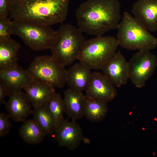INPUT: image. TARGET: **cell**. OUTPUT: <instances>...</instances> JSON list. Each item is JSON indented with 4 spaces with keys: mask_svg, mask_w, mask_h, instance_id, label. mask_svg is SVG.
Wrapping results in <instances>:
<instances>
[{
    "mask_svg": "<svg viewBox=\"0 0 157 157\" xmlns=\"http://www.w3.org/2000/svg\"><path fill=\"white\" fill-rule=\"evenodd\" d=\"M121 7L118 0H87L76 11L78 28L96 36L117 29L122 18Z\"/></svg>",
    "mask_w": 157,
    "mask_h": 157,
    "instance_id": "6da1fadb",
    "label": "cell"
},
{
    "mask_svg": "<svg viewBox=\"0 0 157 157\" xmlns=\"http://www.w3.org/2000/svg\"><path fill=\"white\" fill-rule=\"evenodd\" d=\"M69 0H14L8 2L10 18L51 26L62 23Z\"/></svg>",
    "mask_w": 157,
    "mask_h": 157,
    "instance_id": "7a4b0ae2",
    "label": "cell"
},
{
    "mask_svg": "<svg viewBox=\"0 0 157 157\" xmlns=\"http://www.w3.org/2000/svg\"><path fill=\"white\" fill-rule=\"evenodd\" d=\"M117 29V39L125 49L150 51L157 47V38L128 12H124Z\"/></svg>",
    "mask_w": 157,
    "mask_h": 157,
    "instance_id": "3957f363",
    "label": "cell"
},
{
    "mask_svg": "<svg viewBox=\"0 0 157 157\" xmlns=\"http://www.w3.org/2000/svg\"><path fill=\"white\" fill-rule=\"evenodd\" d=\"M11 23L12 35L19 37L33 50L51 49L57 40V30L50 26L17 19H13Z\"/></svg>",
    "mask_w": 157,
    "mask_h": 157,
    "instance_id": "277c9868",
    "label": "cell"
},
{
    "mask_svg": "<svg viewBox=\"0 0 157 157\" xmlns=\"http://www.w3.org/2000/svg\"><path fill=\"white\" fill-rule=\"evenodd\" d=\"M57 31V40L50 50L51 55L65 67L78 60L86 40L78 28L69 24H62Z\"/></svg>",
    "mask_w": 157,
    "mask_h": 157,
    "instance_id": "5b68a950",
    "label": "cell"
},
{
    "mask_svg": "<svg viewBox=\"0 0 157 157\" xmlns=\"http://www.w3.org/2000/svg\"><path fill=\"white\" fill-rule=\"evenodd\" d=\"M119 45L118 40L114 37L96 36L86 40L78 60L91 69H101L116 52Z\"/></svg>",
    "mask_w": 157,
    "mask_h": 157,
    "instance_id": "8992f818",
    "label": "cell"
},
{
    "mask_svg": "<svg viewBox=\"0 0 157 157\" xmlns=\"http://www.w3.org/2000/svg\"><path fill=\"white\" fill-rule=\"evenodd\" d=\"M31 79L49 83L62 88L66 83L67 70L51 55L36 57L26 69Z\"/></svg>",
    "mask_w": 157,
    "mask_h": 157,
    "instance_id": "52a82bcc",
    "label": "cell"
},
{
    "mask_svg": "<svg viewBox=\"0 0 157 157\" xmlns=\"http://www.w3.org/2000/svg\"><path fill=\"white\" fill-rule=\"evenodd\" d=\"M129 76L137 88L144 86L157 67V58L149 50L139 51L128 62Z\"/></svg>",
    "mask_w": 157,
    "mask_h": 157,
    "instance_id": "ba28073f",
    "label": "cell"
},
{
    "mask_svg": "<svg viewBox=\"0 0 157 157\" xmlns=\"http://www.w3.org/2000/svg\"><path fill=\"white\" fill-rule=\"evenodd\" d=\"M101 70L117 87L126 84L129 79L128 62L120 51H116L108 59Z\"/></svg>",
    "mask_w": 157,
    "mask_h": 157,
    "instance_id": "9c48e42d",
    "label": "cell"
},
{
    "mask_svg": "<svg viewBox=\"0 0 157 157\" xmlns=\"http://www.w3.org/2000/svg\"><path fill=\"white\" fill-rule=\"evenodd\" d=\"M115 87L103 73L94 72L92 73L85 95L107 103L117 95Z\"/></svg>",
    "mask_w": 157,
    "mask_h": 157,
    "instance_id": "30bf717a",
    "label": "cell"
},
{
    "mask_svg": "<svg viewBox=\"0 0 157 157\" xmlns=\"http://www.w3.org/2000/svg\"><path fill=\"white\" fill-rule=\"evenodd\" d=\"M55 140L59 147L73 151L79 146L83 138L82 129L76 120L64 119L56 129Z\"/></svg>",
    "mask_w": 157,
    "mask_h": 157,
    "instance_id": "8fae6325",
    "label": "cell"
},
{
    "mask_svg": "<svg viewBox=\"0 0 157 157\" xmlns=\"http://www.w3.org/2000/svg\"><path fill=\"white\" fill-rule=\"evenodd\" d=\"M5 104L10 118L17 122H24L32 114L31 104L25 92L22 90L11 93Z\"/></svg>",
    "mask_w": 157,
    "mask_h": 157,
    "instance_id": "7c38bea8",
    "label": "cell"
},
{
    "mask_svg": "<svg viewBox=\"0 0 157 157\" xmlns=\"http://www.w3.org/2000/svg\"><path fill=\"white\" fill-rule=\"evenodd\" d=\"M135 18L148 31L157 30V0H137L131 10Z\"/></svg>",
    "mask_w": 157,
    "mask_h": 157,
    "instance_id": "4fadbf2b",
    "label": "cell"
},
{
    "mask_svg": "<svg viewBox=\"0 0 157 157\" xmlns=\"http://www.w3.org/2000/svg\"><path fill=\"white\" fill-rule=\"evenodd\" d=\"M34 108L47 103L56 92L55 88L47 83L31 79L23 88Z\"/></svg>",
    "mask_w": 157,
    "mask_h": 157,
    "instance_id": "5bb4252c",
    "label": "cell"
},
{
    "mask_svg": "<svg viewBox=\"0 0 157 157\" xmlns=\"http://www.w3.org/2000/svg\"><path fill=\"white\" fill-rule=\"evenodd\" d=\"M31 79L27 70L18 65L0 71V83L10 94L22 90Z\"/></svg>",
    "mask_w": 157,
    "mask_h": 157,
    "instance_id": "9a60e30c",
    "label": "cell"
},
{
    "mask_svg": "<svg viewBox=\"0 0 157 157\" xmlns=\"http://www.w3.org/2000/svg\"><path fill=\"white\" fill-rule=\"evenodd\" d=\"M92 73L81 63H75L67 70L66 83L69 88L82 92L85 90Z\"/></svg>",
    "mask_w": 157,
    "mask_h": 157,
    "instance_id": "2e32d148",
    "label": "cell"
},
{
    "mask_svg": "<svg viewBox=\"0 0 157 157\" xmlns=\"http://www.w3.org/2000/svg\"><path fill=\"white\" fill-rule=\"evenodd\" d=\"M64 94L65 113L72 120L82 118L84 116L85 95L70 88L65 90Z\"/></svg>",
    "mask_w": 157,
    "mask_h": 157,
    "instance_id": "e0dca14e",
    "label": "cell"
},
{
    "mask_svg": "<svg viewBox=\"0 0 157 157\" xmlns=\"http://www.w3.org/2000/svg\"><path fill=\"white\" fill-rule=\"evenodd\" d=\"M20 47L11 38L0 41V71L18 65L17 53Z\"/></svg>",
    "mask_w": 157,
    "mask_h": 157,
    "instance_id": "ac0fdd59",
    "label": "cell"
},
{
    "mask_svg": "<svg viewBox=\"0 0 157 157\" xmlns=\"http://www.w3.org/2000/svg\"><path fill=\"white\" fill-rule=\"evenodd\" d=\"M23 123L18 132L21 138L25 142L29 144L35 145L44 140L46 135L33 119H26Z\"/></svg>",
    "mask_w": 157,
    "mask_h": 157,
    "instance_id": "d6986e66",
    "label": "cell"
},
{
    "mask_svg": "<svg viewBox=\"0 0 157 157\" xmlns=\"http://www.w3.org/2000/svg\"><path fill=\"white\" fill-rule=\"evenodd\" d=\"M107 103L85 95L84 116L92 122L101 121L108 112V107Z\"/></svg>",
    "mask_w": 157,
    "mask_h": 157,
    "instance_id": "ffe728a7",
    "label": "cell"
},
{
    "mask_svg": "<svg viewBox=\"0 0 157 157\" xmlns=\"http://www.w3.org/2000/svg\"><path fill=\"white\" fill-rule=\"evenodd\" d=\"M48 103L34 108L32 114L33 119L46 135L49 136L54 133L56 127L53 119L48 108Z\"/></svg>",
    "mask_w": 157,
    "mask_h": 157,
    "instance_id": "44dd1931",
    "label": "cell"
},
{
    "mask_svg": "<svg viewBox=\"0 0 157 157\" xmlns=\"http://www.w3.org/2000/svg\"><path fill=\"white\" fill-rule=\"evenodd\" d=\"M48 105L53 119L56 129L64 119L63 99L60 94L56 92L48 101Z\"/></svg>",
    "mask_w": 157,
    "mask_h": 157,
    "instance_id": "7402d4cb",
    "label": "cell"
},
{
    "mask_svg": "<svg viewBox=\"0 0 157 157\" xmlns=\"http://www.w3.org/2000/svg\"><path fill=\"white\" fill-rule=\"evenodd\" d=\"M11 19L0 17V41L10 38L12 34Z\"/></svg>",
    "mask_w": 157,
    "mask_h": 157,
    "instance_id": "603a6c76",
    "label": "cell"
},
{
    "mask_svg": "<svg viewBox=\"0 0 157 157\" xmlns=\"http://www.w3.org/2000/svg\"><path fill=\"white\" fill-rule=\"evenodd\" d=\"M8 114L4 112H0V137L3 138L9 133L12 124Z\"/></svg>",
    "mask_w": 157,
    "mask_h": 157,
    "instance_id": "cb8c5ba5",
    "label": "cell"
},
{
    "mask_svg": "<svg viewBox=\"0 0 157 157\" xmlns=\"http://www.w3.org/2000/svg\"><path fill=\"white\" fill-rule=\"evenodd\" d=\"M10 11L8 0H0V17H8Z\"/></svg>",
    "mask_w": 157,
    "mask_h": 157,
    "instance_id": "d4e9b609",
    "label": "cell"
},
{
    "mask_svg": "<svg viewBox=\"0 0 157 157\" xmlns=\"http://www.w3.org/2000/svg\"><path fill=\"white\" fill-rule=\"evenodd\" d=\"M10 95V93L5 87L0 83V104H5V99L6 97Z\"/></svg>",
    "mask_w": 157,
    "mask_h": 157,
    "instance_id": "484cf974",
    "label": "cell"
},
{
    "mask_svg": "<svg viewBox=\"0 0 157 157\" xmlns=\"http://www.w3.org/2000/svg\"><path fill=\"white\" fill-rule=\"evenodd\" d=\"M8 2H11L13 1L14 0H8Z\"/></svg>",
    "mask_w": 157,
    "mask_h": 157,
    "instance_id": "4316f807",
    "label": "cell"
}]
</instances>
